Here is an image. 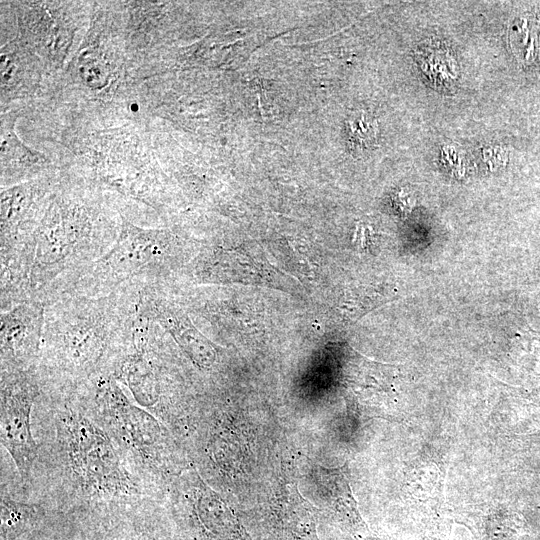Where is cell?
Listing matches in <instances>:
<instances>
[{
	"mask_svg": "<svg viewBox=\"0 0 540 540\" xmlns=\"http://www.w3.org/2000/svg\"><path fill=\"white\" fill-rule=\"evenodd\" d=\"M32 420L38 452L23 498L53 516L115 518L164 498L129 470L74 390L42 389Z\"/></svg>",
	"mask_w": 540,
	"mask_h": 540,
	"instance_id": "6da1fadb",
	"label": "cell"
},
{
	"mask_svg": "<svg viewBox=\"0 0 540 540\" xmlns=\"http://www.w3.org/2000/svg\"><path fill=\"white\" fill-rule=\"evenodd\" d=\"M139 289L125 286L100 296L67 293L45 304L36 368L41 388L73 390L112 375L133 343Z\"/></svg>",
	"mask_w": 540,
	"mask_h": 540,
	"instance_id": "7a4b0ae2",
	"label": "cell"
},
{
	"mask_svg": "<svg viewBox=\"0 0 540 540\" xmlns=\"http://www.w3.org/2000/svg\"><path fill=\"white\" fill-rule=\"evenodd\" d=\"M121 225L94 207L53 200L28 245L24 269L29 299L44 304L69 293L82 274L115 243Z\"/></svg>",
	"mask_w": 540,
	"mask_h": 540,
	"instance_id": "3957f363",
	"label": "cell"
},
{
	"mask_svg": "<svg viewBox=\"0 0 540 540\" xmlns=\"http://www.w3.org/2000/svg\"><path fill=\"white\" fill-rule=\"evenodd\" d=\"M73 390L110 436L129 470L148 488L165 495L183 469L177 438L170 429L135 403L110 375Z\"/></svg>",
	"mask_w": 540,
	"mask_h": 540,
	"instance_id": "277c9868",
	"label": "cell"
},
{
	"mask_svg": "<svg viewBox=\"0 0 540 540\" xmlns=\"http://www.w3.org/2000/svg\"><path fill=\"white\" fill-rule=\"evenodd\" d=\"M180 253L181 244L169 230L142 228L123 218L113 246L69 293L100 296L125 286L170 285Z\"/></svg>",
	"mask_w": 540,
	"mask_h": 540,
	"instance_id": "5b68a950",
	"label": "cell"
},
{
	"mask_svg": "<svg viewBox=\"0 0 540 540\" xmlns=\"http://www.w3.org/2000/svg\"><path fill=\"white\" fill-rule=\"evenodd\" d=\"M170 338L157 323L138 311L131 348L111 376L129 391L135 403L157 417L178 438L184 402L176 351Z\"/></svg>",
	"mask_w": 540,
	"mask_h": 540,
	"instance_id": "8992f818",
	"label": "cell"
},
{
	"mask_svg": "<svg viewBox=\"0 0 540 540\" xmlns=\"http://www.w3.org/2000/svg\"><path fill=\"white\" fill-rule=\"evenodd\" d=\"M41 391L36 369L0 370V439L18 471L20 496L30 484L37 457L32 417Z\"/></svg>",
	"mask_w": 540,
	"mask_h": 540,
	"instance_id": "52a82bcc",
	"label": "cell"
},
{
	"mask_svg": "<svg viewBox=\"0 0 540 540\" xmlns=\"http://www.w3.org/2000/svg\"><path fill=\"white\" fill-rule=\"evenodd\" d=\"M44 316L45 304L33 299L0 313V370L37 368Z\"/></svg>",
	"mask_w": 540,
	"mask_h": 540,
	"instance_id": "ba28073f",
	"label": "cell"
},
{
	"mask_svg": "<svg viewBox=\"0 0 540 540\" xmlns=\"http://www.w3.org/2000/svg\"><path fill=\"white\" fill-rule=\"evenodd\" d=\"M13 493L7 481L2 479L1 540H18L38 530L53 516L41 503L25 498L17 499Z\"/></svg>",
	"mask_w": 540,
	"mask_h": 540,
	"instance_id": "9c48e42d",
	"label": "cell"
},
{
	"mask_svg": "<svg viewBox=\"0 0 540 540\" xmlns=\"http://www.w3.org/2000/svg\"><path fill=\"white\" fill-rule=\"evenodd\" d=\"M319 483L326 490L332 506L338 513L348 518V522L355 528H363L364 523L356 509L350 486L343 472V468L324 469L318 467Z\"/></svg>",
	"mask_w": 540,
	"mask_h": 540,
	"instance_id": "30bf717a",
	"label": "cell"
},
{
	"mask_svg": "<svg viewBox=\"0 0 540 540\" xmlns=\"http://www.w3.org/2000/svg\"><path fill=\"white\" fill-rule=\"evenodd\" d=\"M389 298L390 293H383L374 286L350 289L343 298L341 312L345 318L356 319Z\"/></svg>",
	"mask_w": 540,
	"mask_h": 540,
	"instance_id": "8fae6325",
	"label": "cell"
}]
</instances>
